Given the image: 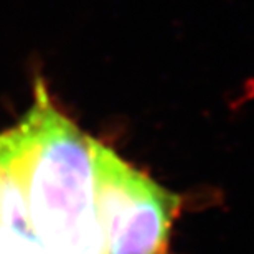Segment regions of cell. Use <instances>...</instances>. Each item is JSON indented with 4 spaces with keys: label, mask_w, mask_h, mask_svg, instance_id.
Listing matches in <instances>:
<instances>
[{
    "label": "cell",
    "mask_w": 254,
    "mask_h": 254,
    "mask_svg": "<svg viewBox=\"0 0 254 254\" xmlns=\"http://www.w3.org/2000/svg\"><path fill=\"white\" fill-rule=\"evenodd\" d=\"M23 121L27 215L43 254H104L89 135L52 103L42 83Z\"/></svg>",
    "instance_id": "6da1fadb"
},
{
    "label": "cell",
    "mask_w": 254,
    "mask_h": 254,
    "mask_svg": "<svg viewBox=\"0 0 254 254\" xmlns=\"http://www.w3.org/2000/svg\"><path fill=\"white\" fill-rule=\"evenodd\" d=\"M104 254H165L180 198L89 137Z\"/></svg>",
    "instance_id": "7a4b0ae2"
},
{
    "label": "cell",
    "mask_w": 254,
    "mask_h": 254,
    "mask_svg": "<svg viewBox=\"0 0 254 254\" xmlns=\"http://www.w3.org/2000/svg\"><path fill=\"white\" fill-rule=\"evenodd\" d=\"M0 254H43L32 231L0 225Z\"/></svg>",
    "instance_id": "3957f363"
}]
</instances>
